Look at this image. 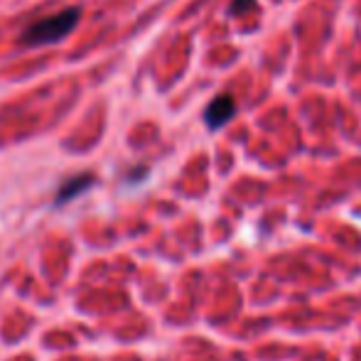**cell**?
<instances>
[{"instance_id": "cell-3", "label": "cell", "mask_w": 361, "mask_h": 361, "mask_svg": "<svg viewBox=\"0 0 361 361\" xmlns=\"http://www.w3.org/2000/svg\"><path fill=\"white\" fill-rule=\"evenodd\" d=\"M94 185H96V177L91 175V172H81V175L69 177V180H64L62 185H59L57 197H54V204H57V207L67 204V202L76 200V197L84 195V192L89 190V187H94Z\"/></svg>"}, {"instance_id": "cell-1", "label": "cell", "mask_w": 361, "mask_h": 361, "mask_svg": "<svg viewBox=\"0 0 361 361\" xmlns=\"http://www.w3.org/2000/svg\"><path fill=\"white\" fill-rule=\"evenodd\" d=\"M79 20H81V8L79 5H69V8L59 10V13L30 23L23 30V35H20V44L23 47H49V44H59L74 32Z\"/></svg>"}, {"instance_id": "cell-4", "label": "cell", "mask_w": 361, "mask_h": 361, "mask_svg": "<svg viewBox=\"0 0 361 361\" xmlns=\"http://www.w3.org/2000/svg\"><path fill=\"white\" fill-rule=\"evenodd\" d=\"M256 8H258L256 0H231V5H228V15H246Z\"/></svg>"}, {"instance_id": "cell-2", "label": "cell", "mask_w": 361, "mask_h": 361, "mask_svg": "<svg viewBox=\"0 0 361 361\" xmlns=\"http://www.w3.org/2000/svg\"><path fill=\"white\" fill-rule=\"evenodd\" d=\"M236 116V101L228 94H219L214 101L204 109V123L209 130H219Z\"/></svg>"}]
</instances>
